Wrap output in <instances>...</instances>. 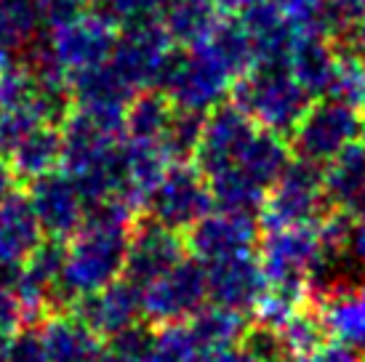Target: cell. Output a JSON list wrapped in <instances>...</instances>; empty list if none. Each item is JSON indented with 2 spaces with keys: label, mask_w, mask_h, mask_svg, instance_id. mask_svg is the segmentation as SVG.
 <instances>
[{
  "label": "cell",
  "mask_w": 365,
  "mask_h": 362,
  "mask_svg": "<svg viewBox=\"0 0 365 362\" xmlns=\"http://www.w3.org/2000/svg\"><path fill=\"white\" fill-rule=\"evenodd\" d=\"M325 96L349 104L355 110H365V70L357 51H339L334 78Z\"/></svg>",
  "instance_id": "35"
},
{
  "label": "cell",
  "mask_w": 365,
  "mask_h": 362,
  "mask_svg": "<svg viewBox=\"0 0 365 362\" xmlns=\"http://www.w3.org/2000/svg\"><path fill=\"white\" fill-rule=\"evenodd\" d=\"M360 362H365V360H360Z\"/></svg>",
  "instance_id": "56"
},
{
  "label": "cell",
  "mask_w": 365,
  "mask_h": 362,
  "mask_svg": "<svg viewBox=\"0 0 365 362\" xmlns=\"http://www.w3.org/2000/svg\"><path fill=\"white\" fill-rule=\"evenodd\" d=\"M336 59L339 51L334 48V43L323 32H296L291 53H288V70L294 72V78L309 96L323 99L328 93L331 78L336 70Z\"/></svg>",
  "instance_id": "22"
},
{
  "label": "cell",
  "mask_w": 365,
  "mask_h": 362,
  "mask_svg": "<svg viewBox=\"0 0 365 362\" xmlns=\"http://www.w3.org/2000/svg\"><path fill=\"white\" fill-rule=\"evenodd\" d=\"M168 0H102L104 11L110 14L115 21H136V19H150L155 14H160L163 6Z\"/></svg>",
  "instance_id": "43"
},
{
  "label": "cell",
  "mask_w": 365,
  "mask_h": 362,
  "mask_svg": "<svg viewBox=\"0 0 365 362\" xmlns=\"http://www.w3.org/2000/svg\"><path fill=\"white\" fill-rule=\"evenodd\" d=\"M277 333H280L285 354H291V357L314 352L328 338V331H325V322L320 317V312L317 309H307V306H302L299 312L291 314Z\"/></svg>",
  "instance_id": "34"
},
{
  "label": "cell",
  "mask_w": 365,
  "mask_h": 362,
  "mask_svg": "<svg viewBox=\"0 0 365 362\" xmlns=\"http://www.w3.org/2000/svg\"><path fill=\"white\" fill-rule=\"evenodd\" d=\"M320 253L323 245L317 224L267 229L264 240L259 242V262L267 285L307 293V274L320 259Z\"/></svg>",
  "instance_id": "9"
},
{
  "label": "cell",
  "mask_w": 365,
  "mask_h": 362,
  "mask_svg": "<svg viewBox=\"0 0 365 362\" xmlns=\"http://www.w3.org/2000/svg\"><path fill=\"white\" fill-rule=\"evenodd\" d=\"M27 200H30L32 211L38 216V224L48 240L67 242L81 229L83 219L88 213V205L83 200L81 190L59 168L32 179L30 190H27Z\"/></svg>",
  "instance_id": "13"
},
{
  "label": "cell",
  "mask_w": 365,
  "mask_h": 362,
  "mask_svg": "<svg viewBox=\"0 0 365 362\" xmlns=\"http://www.w3.org/2000/svg\"><path fill=\"white\" fill-rule=\"evenodd\" d=\"M291 362H360L355 349H349L339 341H325L323 346H317L314 352L296 354Z\"/></svg>",
  "instance_id": "44"
},
{
  "label": "cell",
  "mask_w": 365,
  "mask_h": 362,
  "mask_svg": "<svg viewBox=\"0 0 365 362\" xmlns=\"http://www.w3.org/2000/svg\"><path fill=\"white\" fill-rule=\"evenodd\" d=\"M9 341H11V333H0V362L9 360Z\"/></svg>",
  "instance_id": "51"
},
{
  "label": "cell",
  "mask_w": 365,
  "mask_h": 362,
  "mask_svg": "<svg viewBox=\"0 0 365 362\" xmlns=\"http://www.w3.org/2000/svg\"><path fill=\"white\" fill-rule=\"evenodd\" d=\"M72 314H78L99 338H110L128 331L142 320V288L136 282L118 277L107 288L72 301Z\"/></svg>",
  "instance_id": "15"
},
{
  "label": "cell",
  "mask_w": 365,
  "mask_h": 362,
  "mask_svg": "<svg viewBox=\"0 0 365 362\" xmlns=\"http://www.w3.org/2000/svg\"><path fill=\"white\" fill-rule=\"evenodd\" d=\"M208 301L205 264L182 259L158 280L142 288V317L153 325L187 322Z\"/></svg>",
  "instance_id": "10"
},
{
  "label": "cell",
  "mask_w": 365,
  "mask_h": 362,
  "mask_svg": "<svg viewBox=\"0 0 365 362\" xmlns=\"http://www.w3.org/2000/svg\"><path fill=\"white\" fill-rule=\"evenodd\" d=\"M365 187V141H355L341 150L334 160L325 162L323 168V190L325 200L341 208L352 195Z\"/></svg>",
  "instance_id": "29"
},
{
  "label": "cell",
  "mask_w": 365,
  "mask_h": 362,
  "mask_svg": "<svg viewBox=\"0 0 365 362\" xmlns=\"http://www.w3.org/2000/svg\"><path fill=\"white\" fill-rule=\"evenodd\" d=\"M43 14L35 0H0V43L9 51L30 48L41 38Z\"/></svg>",
  "instance_id": "32"
},
{
  "label": "cell",
  "mask_w": 365,
  "mask_h": 362,
  "mask_svg": "<svg viewBox=\"0 0 365 362\" xmlns=\"http://www.w3.org/2000/svg\"><path fill=\"white\" fill-rule=\"evenodd\" d=\"M147 216L160 222L163 227H171L176 232H187L190 227L213 211V197L208 179L192 160L173 162L165 171L160 184L144 202Z\"/></svg>",
  "instance_id": "8"
},
{
  "label": "cell",
  "mask_w": 365,
  "mask_h": 362,
  "mask_svg": "<svg viewBox=\"0 0 365 362\" xmlns=\"http://www.w3.org/2000/svg\"><path fill=\"white\" fill-rule=\"evenodd\" d=\"M205 349L197 343L195 333L187 322L160 325V331L153 333V343L144 362H205Z\"/></svg>",
  "instance_id": "33"
},
{
  "label": "cell",
  "mask_w": 365,
  "mask_h": 362,
  "mask_svg": "<svg viewBox=\"0 0 365 362\" xmlns=\"http://www.w3.org/2000/svg\"><path fill=\"white\" fill-rule=\"evenodd\" d=\"M363 110L323 96L320 101H312L302 120L296 123L291 131V147L296 157L325 165L349 144L363 139Z\"/></svg>",
  "instance_id": "5"
},
{
  "label": "cell",
  "mask_w": 365,
  "mask_h": 362,
  "mask_svg": "<svg viewBox=\"0 0 365 362\" xmlns=\"http://www.w3.org/2000/svg\"><path fill=\"white\" fill-rule=\"evenodd\" d=\"M323 190V168L317 162L291 157L274 181L262 205V227L264 229H280V227H302L317 224L323 219L325 208Z\"/></svg>",
  "instance_id": "6"
},
{
  "label": "cell",
  "mask_w": 365,
  "mask_h": 362,
  "mask_svg": "<svg viewBox=\"0 0 365 362\" xmlns=\"http://www.w3.org/2000/svg\"><path fill=\"white\" fill-rule=\"evenodd\" d=\"M16 184H19V179H16V173L11 168L9 157L0 155V202H6L16 192Z\"/></svg>",
  "instance_id": "47"
},
{
  "label": "cell",
  "mask_w": 365,
  "mask_h": 362,
  "mask_svg": "<svg viewBox=\"0 0 365 362\" xmlns=\"http://www.w3.org/2000/svg\"><path fill=\"white\" fill-rule=\"evenodd\" d=\"M205 362H254V360H251V354L245 352L240 343H235V346H227V349L211 352L208 357H205Z\"/></svg>",
  "instance_id": "48"
},
{
  "label": "cell",
  "mask_w": 365,
  "mask_h": 362,
  "mask_svg": "<svg viewBox=\"0 0 365 362\" xmlns=\"http://www.w3.org/2000/svg\"><path fill=\"white\" fill-rule=\"evenodd\" d=\"M288 162H291V150H288L285 136L267 131V128H256V133L248 139L232 165L262 190L269 192V187L280 179Z\"/></svg>",
  "instance_id": "24"
},
{
  "label": "cell",
  "mask_w": 365,
  "mask_h": 362,
  "mask_svg": "<svg viewBox=\"0 0 365 362\" xmlns=\"http://www.w3.org/2000/svg\"><path fill=\"white\" fill-rule=\"evenodd\" d=\"M192 48H200L211 59L219 61L235 81L243 78L245 72L254 67V46H251V38L245 32L243 21L237 16H230V19L219 16L211 32Z\"/></svg>",
  "instance_id": "26"
},
{
  "label": "cell",
  "mask_w": 365,
  "mask_h": 362,
  "mask_svg": "<svg viewBox=\"0 0 365 362\" xmlns=\"http://www.w3.org/2000/svg\"><path fill=\"white\" fill-rule=\"evenodd\" d=\"M46 240L27 195L14 192L0 202V269H16Z\"/></svg>",
  "instance_id": "18"
},
{
  "label": "cell",
  "mask_w": 365,
  "mask_h": 362,
  "mask_svg": "<svg viewBox=\"0 0 365 362\" xmlns=\"http://www.w3.org/2000/svg\"><path fill=\"white\" fill-rule=\"evenodd\" d=\"M203 125H205V112L192 110H173V118L168 128L163 133V144L171 152V157L179 160H192L197 144L203 139Z\"/></svg>",
  "instance_id": "36"
},
{
  "label": "cell",
  "mask_w": 365,
  "mask_h": 362,
  "mask_svg": "<svg viewBox=\"0 0 365 362\" xmlns=\"http://www.w3.org/2000/svg\"><path fill=\"white\" fill-rule=\"evenodd\" d=\"M48 362H99L102 346L99 336L72 312L46 314L38 325Z\"/></svg>",
  "instance_id": "20"
},
{
  "label": "cell",
  "mask_w": 365,
  "mask_h": 362,
  "mask_svg": "<svg viewBox=\"0 0 365 362\" xmlns=\"http://www.w3.org/2000/svg\"><path fill=\"white\" fill-rule=\"evenodd\" d=\"M339 211H344L346 216L352 219V222L365 224V187L357 192V195H352V197H349V200H346L344 205L339 208Z\"/></svg>",
  "instance_id": "49"
},
{
  "label": "cell",
  "mask_w": 365,
  "mask_h": 362,
  "mask_svg": "<svg viewBox=\"0 0 365 362\" xmlns=\"http://www.w3.org/2000/svg\"><path fill=\"white\" fill-rule=\"evenodd\" d=\"M173 46L176 43L171 41L160 19L150 16V19L128 21L125 30H118L110 64L136 93L158 90L176 53Z\"/></svg>",
  "instance_id": "4"
},
{
  "label": "cell",
  "mask_w": 365,
  "mask_h": 362,
  "mask_svg": "<svg viewBox=\"0 0 365 362\" xmlns=\"http://www.w3.org/2000/svg\"><path fill=\"white\" fill-rule=\"evenodd\" d=\"M232 83L235 78L219 61L200 48H190L187 53H173L158 90L168 96L176 110L211 112L232 93Z\"/></svg>",
  "instance_id": "7"
},
{
  "label": "cell",
  "mask_w": 365,
  "mask_h": 362,
  "mask_svg": "<svg viewBox=\"0 0 365 362\" xmlns=\"http://www.w3.org/2000/svg\"><path fill=\"white\" fill-rule=\"evenodd\" d=\"M256 125L237 104H219L205 118L203 139L195 152V165L203 171V176L222 171L237 160L248 139L256 133Z\"/></svg>",
  "instance_id": "16"
},
{
  "label": "cell",
  "mask_w": 365,
  "mask_h": 362,
  "mask_svg": "<svg viewBox=\"0 0 365 362\" xmlns=\"http://www.w3.org/2000/svg\"><path fill=\"white\" fill-rule=\"evenodd\" d=\"M11 53H14V51H9L3 43H0V70H3L6 64H11V61H14V59H11Z\"/></svg>",
  "instance_id": "53"
},
{
  "label": "cell",
  "mask_w": 365,
  "mask_h": 362,
  "mask_svg": "<svg viewBox=\"0 0 365 362\" xmlns=\"http://www.w3.org/2000/svg\"><path fill=\"white\" fill-rule=\"evenodd\" d=\"M341 262L349 269H365V224L352 222L341 248Z\"/></svg>",
  "instance_id": "45"
},
{
  "label": "cell",
  "mask_w": 365,
  "mask_h": 362,
  "mask_svg": "<svg viewBox=\"0 0 365 362\" xmlns=\"http://www.w3.org/2000/svg\"><path fill=\"white\" fill-rule=\"evenodd\" d=\"M115 38H118V21L104 9H86L48 24L46 41H35V46L72 78L110 59Z\"/></svg>",
  "instance_id": "3"
},
{
  "label": "cell",
  "mask_w": 365,
  "mask_h": 362,
  "mask_svg": "<svg viewBox=\"0 0 365 362\" xmlns=\"http://www.w3.org/2000/svg\"><path fill=\"white\" fill-rule=\"evenodd\" d=\"M357 53H360V61H363V70H365V46L363 48H357Z\"/></svg>",
  "instance_id": "54"
},
{
  "label": "cell",
  "mask_w": 365,
  "mask_h": 362,
  "mask_svg": "<svg viewBox=\"0 0 365 362\" xmlns=\"http://www.w3.org/2000/svg\"><path fill=\"white\" fill-rule=\"evenodd\" d=\"M240 346L251 354L254 362H283L285 357L280 333L274 331V328H269V325H262V322H256L254 328L248 325Z\"/></svg>",
  "instance_id": "40"
},
{
  "label": "cell",
  "mask_w": 365,
  "mask_h": 362,
  "mask_svg": "<svg viewBox=\"0 0 365 362\" xmlns=\"http://www.w3.org/2000/svg\"><path fill=\"white\" fill-rule=\"evenodd\" d=\"M365 19V0H328L325 3V35L346 38L355 35L357 24Z\"/></svg>",
  "instance_id": "38"
},
{
  "label": "cell",
  "mask_w": 365,
  "mask_h": 362,
  "mask_svg": "<svg viewBox=\"0 0 365 362\" xmlns=\"http://www.w3.org/2000/svg\"><path fill=\"white\" fill-rule=\"evenodd\" d=\"M363 120H365V110H363Z\"/></svg>",
  "instance_id": "55"
},
{
  "label": "cell",
  "mask_w": 365,
  "mask_h": 362,
  "mask_svg": "<svg viewBox=\"0 0 365 362\" xmlns=\"http://www.w3.org/2000/svg\"><path fill=\"white\" fill-rule=\"evenodd\" d=\"M208 187H211L213 205L222 208V211H237V213H256L262 211L267 190H262L259 184L243 176L235 165H227L222 171L205 176Z\"/></svg>",
  "instance_id": "31"
},
{
  "label": "cell",
  "mask_w": 365,
  "mask_h": 362,
  "mask_svg": "<svg viewBox=\"0 0 365 362\" xmlns=\"http://www.w3.org/2000/svg\"><path fill=\"white\" fill-rule=\"evenodd\" d=\"M328 336L355 352H365V280L346 285L320 304Z\"/></svg>",
  "instance_id": "23"
},
{
  "label": "cell",
  "mask_w": 365,
  "mask_h": 362,
  "mask_svg": "<svg viewBox=\"0 0 365 362\" xmlns=\"http://www.w3.org/2000/svg\"><path fill=\"white\" fill-rule=\"evenodd\" d=\"M256 3H262V0H213V6L219 14H227V16H240L245 14L248 9H254Z\"/></svg>",
  "instance_id": "50"
},
{
  "label": "cell",
  "mask_w": 365,
  "mask_h": 362,
  "mask_svg": "<svg viewBox=\"0 0 365 362\" xmlns=\"http://www.w3.org/2000/svg\"><path fill=\"white\" fill-rule=\"evenodd\" d=\"M187 325L195 333L197 343L205 349V354L240 343L245 331H248V320H245L243 312H235V309H227L219 304L203 306L200 312H195L187 320Z\"/></svg>",
  "instance_id": "28"
},
{
  "label": "cell",
  "mask_w": 365,
  "mask_h": 362,
  "mask_svg": "<svg viewBox=\"0 0 365 362\" xmlns=\"http://www.w3.org/2000/svg\"><path fill=\"white\" fill-rule=\"evenodd\" d=\"M11 162V168L16 173L19 181H27L38 176H46L59 168L61 162V133L56 125H35L32 131L21 136L14 150L6 155Z\"/></svg>",
  "instance_id": "25"
},
{
  "label": "cell",
  "mask_w": 365,
  "mask_h": 362,
  "mask_svg": "<svg viewBox=\"0 0 365 362\" xmlns=\"http://www.w3.org/2000/svg\"><path fill=\"white\" fill-rule=\"evenodd\" d=\"M205 280H208V299L211 304L235 309V312H254L256 304L267 293L262 262L254 253L232 256L224 262L205 264Z\"/></svg>",
  "instance_id": "17"
},
{
  "label": "cell",
  "mask_w": 365,
  "mask_h": 362,
  "mask_svg": "<svg viewBox=\"0 0 365 362\" xmlns=\"http://www.w3.org/2000/svg\"><path fill=\"white\" fill-rule=\"evenodd\" d=\"M173 107L163 90H142L133 96L125 120H123V136L125 139H163L173 118Z\"/></svg>",
  "instance_id": "30"
},
{
  "label": "cell",
  "mask_w": 365,
  "mask_h": 362,
  "mask_svg": "<svg viewBox=\"0 0 365 362\" xmlns=\"http://www.w3.org/2000/svg\"><path fill=\"white\" fill-rule=\"evenodd\" d=\"M232 104L272 133H291L302 120L312 96L296 81L288 64H254L232 86Z\"/></svg>",
  "instance_id": "2"
},
{
  "label": "cell",
  "mask_w": 365,
  "mask_h": 362,
  "mask_svg": "<svg viewBox=\"0 0 365 362\" xmlns=\"http://www.w3.org/2000/svg\"><path fill=\"white\" fill-rule=\"evenodd\" d=\"M307 301V293L302 291H288V288H269L262 296V301L256 304V322L269 325L274 331H280L285 325V320L294 312H299Z\"/></svg>",
  "instance_id": "37"
},
{
  "label": "cell",
  "mask_w": 365,
  "mask_h": 362,
  "mask_svg": "<svg viewBox=\"0 0 365 362\" xmlns=\"http://www.w3.org/2000/svg\"><path fill=\"white\" fill-rule=\"evenodd\" d=\"M133 211V205L118 197L88 208L81 229L64 245V264L56 282L53 306H72V301L102 291L123 277L128 237L136 224Z\"/></svg>",
  "instance_id": "1"
},
{
  "label": "cell",
  "mask_w": 365,
  "mask_h": 362,
  "mask_svg": "<svg viewBox=\"0 0 365 362\" xmlns=\"http://www.w3.org/2000/svg\"><path fill=\"white\" fill-rule=\"evenodd\" d=\"M325 3L328 0H277L294 32H323L325 35Z\"/></svg>",
  "instance_id": "39"
},
{
  "label": "cell",
  "mask_w": 365,
  "mask_h": 362,
  "mask_svg": "<svg viewBox=\"0 0 365 362\" xmlns=\"http://www.w3.org/2000/svg\"><path fill=\"white\" fill-rule=\"evenodd\" d=\"M6 362H48L41 331L35 325H24V328L11 333L9 360Z\"/></svg>",
  "instance_id": "42"
},
{
  "label": "cell",
  "mask_w": 365,
  "mask_h": 362,
  "mask_svg": "<svg viewBox=\"0 0 365 362\" xmlns=\"http://www.w3.org/2000/svg\"><path fill=\"white\" fill-rule=\"evenodd\" d=\"M187 251L200 264H213L254 253L259 245V222L251 213L216 211L205 213L200 222L187 229Z\"/></svg>",
  "instance_id": "11"
},
{
  "label": "cell",
  "mask_w": 365,
  "mask_h": 362,
  "mask_svg": "<svg viewBox=\"0 0 365 362\" xmlns=\"http://www.w3.org/2000/svg\"><path fill=\"white\" fill-rule=\"evenodd\" d=\"M352 38H355L357 48H363V46H365V19L357 24V30H355V35H352Z\"/></svg>",
  "instance_id": "52"
},
{
  "label": "cell",
  "mask_w": 365,
  "mask_h": 362,
  "mask_svg": "<svg viewBox=\"0 0 365 362\" xmlns=\"http://www.w3.org/2000/svg\"><path fill=\"white\" fill-rule=\"evenodd\" d=\"M38 3V9L43 14V21H61L72 16V14H81V11L91 9L93 0H35Z\"/></svg>",
  "instance_id": "46"
},
{
  "label": "cell",
  "mask_w": 365,
  "mask_h": 362,
  "mask_svg": "<svg viewBox=\"0 0 365 362\" xmlns=\"http://www.w3.org/2000/svg\"><path fill=\"white\" fill-rule=\"evenodd\" d=\"M245 32L254 46V64H288V53L296 32L283 16L277 0H262L254 9L240 14Z\"/></svg>",
  "instance_id": "21"
},
{
  "label": "cell",
  "mask_w": 365,
  "mask_h": 362,
  "mask_svg": "<svg viewBox=\"0 0 365 362\" xmlns=\"http://www.w3.org/2000/svg\"><path fill=\"white\" fill-rule=\"evenodd\" d=\"M184 253H187V242L179 232L163 227L155 219H142L133 224L131 237H128L123 277L144 288L171 267H176L184 259Z\"/></svg>",
  "instance_id": "14"
},
{
  "label": "cell",
  "mask_w": 365,
  "mask_h": 362,
  "mask_svg": "<svg viewBox=\"0 0 365 362\" xmlns=\"http://www.w3.org/2000/svg\"><path fill=\"white\" fill-rule=\"evenodd\" d=\"M14 272L0 269V333H14L27 325V314L14 285Z\"/></svg>",
  "instance_id": "41"
},
{
  "label": "cell",
  "mask_w": 365,
  "mask_h": 362,
  "mask_svg": "<svg viewBox=\"0 0 365 362\" xmlns=\"http://www.w3.org/2000/svg\"><path fill=\"white\" fill-rule=\"evenodd\" d=\"M219 16L213 0H168L160 11V24L176 46L192 48L211 32Z\"/></svg>",
  "instance_id": "27"
},
{
  "label": "cell",
  "mask_w": 365,
  "mask_h": 362,
  "mask_svg": "<svg viewBox=\"0 0 365 362\" xmlns=\"http://www.w3.org/2000/svg\"><path fill=\"white\" fill-rule=\"evenodd\" d=\"M133 96L136 90L115 72L110 59L70 78V101L75 110L115 133H123L125 110Z\"/></svg>",
  "instance_id": "12"
},
{
  "label": "cell",
  "mask_w": 365,
  "mask_h": 362,
  "mask_svg": "<svg viewBox=\"0 0 365 362\" xmlns=\"http://www.w3.org/2000/svg\"><path fill=\"white\" fill-rule=\"evenodd\" d=\"M171 152L163 139H125L123 136V165H125V202L142 208L165 171L173 165Z\"/></svg>",
  "instance_id": "19"
}]
</instances>
